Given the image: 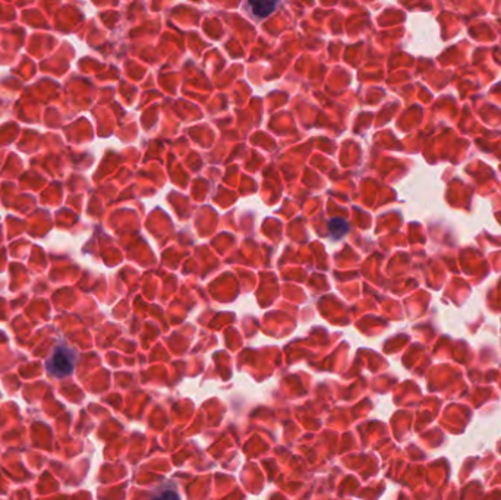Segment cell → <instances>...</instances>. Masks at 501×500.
<instances>
[{
	"label": "cell",
	"mask_w": 501,
	"mask_h": 500,
	"mask_svg": "<svg viewBox=\"0 0 501 500\" xmlns=\"http://www.w3.org/2000/svg\"><path fill=\"white\" fill-rule=\"evenodd\" d=\"M151 500H181V499H179V496H177L175 492L167 490V492H163V493L157 494V496L153 497Z\"/></svg>",
	"instance_id": "cell-3"
},
{
	"label": "cell",
	"mask_w": 501,
	"mask_h": 500,
	"mask_svg": "<svg viewBox=\"0 0 501 500\" xmlns=\"http://www.w3.org/2000/svg\"><path fill=\"white\" fill-rule=\"evenodd\" d=\"M77 364V354L66 346H58L46 361V368L53 377H68L72 374Z\"/></svg>",
	"instance_id": "cell-1"
},
{
	"label": "cell",
	"mask_w": 501,
	"mask_h": 500,
	"mask_svg": "<svg viewBox=\"0 0 501 500\" xmlns=\"http://www.w3.org/2000/svg\"><path fill=\"white\" fill-rule=\"evenodd\" d=\"M249 6L253 8L254 15H257V16H260V18L268 16V15H270V13L274 11V8H276V5L272 4V2H264V4L253 2V4H249Z\"/></svg>",
	"instance_id": "cell-2"
}]
</instances>
